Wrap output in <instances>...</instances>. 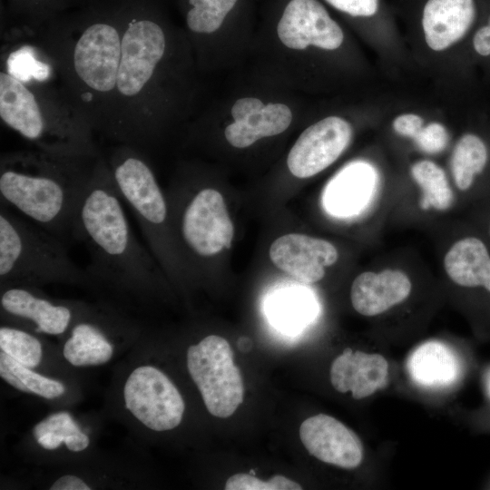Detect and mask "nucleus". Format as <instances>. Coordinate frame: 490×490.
I'll return each instance as SVG.
<instances>
[{
	"instance_id": "1",
	"label": "nucleus",
	"mask_w": 490,
	"mask_h": 490,
	"mask_svg": "<svg viewBox=\"0 0 490 490\" xmlns=\"http://www.w3.org/2000/svg\"><path fill=\"white\" fill-rule=\"evenodd\" d=\"M122 30L121 0H88L31 34L54 65L63 92L103 136L112 114Z\"/></svg>"
},
{
	"instance_id": "2",
	"label": "nucleus",
	"mask_w": 490,
	"mask_h": 490,
	"mask_svg": "<svg viewBox=\"0 0 490 490\" xmlns=\"http://www.w3.org/2000/svg\"><path fill=\"white\" fill-rule=\"evenodd\" d=\"M122 53L105 137L142 148L166 113L171 39L149 0H121Z\"/></svg>"
},
{
	"instance_id": "3",
	"label": "nucleus",
	"mask_w": 490,
	"mask_h": 490,
	"mask_svg": "<svg viewBox=\"0 0 490 490\" xmlns=\"http://www.w3.org/2000/svg\"><path fill=\"white\" fill-rule=\"evenodd\" d=\"M100 155H64L36 148L3 153L2 205L15 209L62 241L73 238L76 211Z\"/></svg>"
},
{
	"instance_id": "4",
	"label": "nucleus",
	"mask_w": 490,
	"mask_h": 490,
	"mask_svg": "<svg viewBox=\"0 0 490 490\" xmlns=\"http://www.w3.org/2000/svg\"><path fill=\"white\" fill-rule=\"evenodd\" d=\"M122 201L107 159L100 155L76 211L73 238L85 244L93 272L142 287L154 278L155 266L135 238Z\"/></svg>"
},
{
	"instance_id": "5",
	"label": "nucleus",
	"mask_w": 490,
	"mask_h": 490,
	"mask_svg": "<svg viewBox=\"0 0 490 490\" xmlns=\"http://www.w3.org/2000/svg\"><path fill=\"white\" fill-rule=\"evenodd\" d=\"M0 118L34 148L98 156L94 130L57 83H24L0 71Z\"/></svg>"
},
{
	"instance_id": "6",
	"label": "nucleus",
	"mask_w": 490,
	"mask_h": 490,
	"mask_svg": "<svg viewBox=\"0 0 490 490\" xmlns=\"http://www.w3.org/2000/svg\"><path fill=\"white\" fill-rule=\"evenodd\" d=\"M83 277L60 239L1 206L0 279L4 286L77 281Z\"/></svg>"
},
{
	"instance_id": "7",
	"label": "nucleus",
	"mask_w": 490,
	"mask_h": 490,
	"mask_svg": "<svg viewBox=\"0 0 490 490\" xmlns=\"http://www.w3.org/2000/svg\"><path fill=\"white\" fill-rule=\"evenodd\" d=\"M107 162L122 201L132 209L152 250L165 258L169 208L141 149L119 144Z\"/></svg>"
},
{
	"instance_id": "8",
	"label": "nucleus",
	"mask_w": 490,
	"mask_h": 490,
	"mask_svg": "<svg viewBox=\"0 0 490 490\" xmlns=\"http://www.w3.org/2000/svg\"><path fill=\"white\" fill-rule=\"evenodd\" d=\"M187 368L207 410L214 416H230L243 402L244 384L229 342L210 335L187 351Z\"/></svg>"
},
{
	"instance_id": "9",
	"label": "nucleus",
	"mask_w": 490,
	"mask_h": 490,
	"mask_svg": "<svg viewBox=\"0 0 490 490\" xmlns=\"http://www.w3.org/2000/svg\"><path fill=\"white\" fill-rule=\"evenodd\" d=\"M123 396L126 408L152 430H171L182 419L185 404L181 395L154 367L135 368L125 382Z\"/></svg>"
},
{
	"instance_id": "10",
	"label": "nucleus",
	"mask_w": 490,
	"mask_h": 490,
	"mask_svg": "<svg viewBox=\"0 0 490 490\" xmlns=\"http://www.w3.org/2000/svg\"><path fill=\"white\" fill-rule=\"evenodd\" d=\"M179 225L185 246L201 258L230 248L234 228L217 190L203 188L197 191L184 205Z\"/></svg>"
},
{
	"instance_id": "11",
	"label": "nucleus",
	"mask_w": 490,
	"mask_h": 490,
	"mask_svg": "<svg viewBox=\"0 0 490 490\" xmlns=\"http://www.w3.org/2000/svg\"><path fill=\"white\" fill-rule=\"evenodd\" d=\"M352 138L348 122L338 116L324 118L308 127L290 149L287 164L297 178H309L331 165Z\"/></svg>"
},
{
	"instance_id": "12",
	"label": "nucleus",
	"mask_w": 490,
	"mask_h": 490,
	"mask_svg": "<svg viewBox=\"0 0 490 490\" xmlns=\"http://www.w3.org/2000/svg\"><path fill=\"white\" fill-rule=\"evenodd\" d=\"M277 33L280 42L293 50L309 45L335 50L344 39L340 26L317 0H291L279 21Z\"/></svg>"
},
{
	"instance_id": "13",
	"label": "nucleus",
	"mask_w": 490,
	"mask_h": 490,
	"mask_svg": "<svg viewBox=\"0 0 490 490\" xmlns=\"http://www.w3.org/2000/svg\"><path fill=\"white\" fill-rule=\"evenodd\" d=\"M299 437L308 452L324 463L354 469L363 460V446L357 434L328 415L318 414L304 420Z\"/></svg>"
},
{
	"instance_id": "14",
	"label": "nucleus",
	"mask_w": 490,
	"mask_h": 490,
	"mask_svg": "<svg viewBox=\"0 0 490 490\" xmlns=\"http://www.w3.org/2000/svg\"><path fill=\"white\" fill-rule=\"evenodd\" d=\"M338 257L332 243L299 233L283 235L270 248L272 263L306 284L319 281L325 275V268L333 265Z\"/></svg>"
},
{
	"instance_id": "15",
	"label": "nucleus",
	"mask_w": 490,
	"mask_h": 490,
	"mask_svg": "<svg viewBox=\"0 0 490 490\" xmlns=\"http://www.w3.org/2000/svg\"><path fill=\"white\" fill-rule=\"evenodd\" d=\"M230 113L234 122L226 127L224 134L236 148H247L260 139L280 134L292 121V113L286 104L265 105L255 97L237 100Z\"/></svg>"
},
{
	"instance_id": "16",
	"label": "nucleus",
	"mask_w": 490,
	"mask_h": 490,
	"mask_svg": "<svg viewBox=\"0 0 490 490\" xmlns=\"http://www.w3.org/2000/svg\"><path fill=\"white\" fill-rule=\"evenodd\" d=\"M388 363L380 354H368L347 348L332 362L330 381L340 392H351L353 398L362 399L384 387Z\"/></svg>"
},
{
	"instance_id": "17",
	"label": "nucleus",
	"mask_w": 490,
	"mask_h": 490,
	"mask_svg": "<svg viewBox=\"0 0 490 490\" xmlns=\"http://www.w3.org/2000/svg\"><path fill=\"white\" fill-rule=\"evenodd\" d=\"M377 173L365 162H354L341 169L327 184L323 193L326 211L337 217L358 213L376 190Z\"/></svg>"
},
{
	"instance_id": "18",
	"label": "nucleus",
	"mask_w": 490,
	"mask_h": 490,
	"mask_svg": "<svg viewBox=\"0 0 490 490\" xmlns=\"http://www.w3.org/2000/svg\"><path fill=\"white\" fill-rule=\"evenodd\" d=\"M411 288L409 278L401 270L366 271L352 283L351 303L355 310L363 316L379 315L405 300Z\"/></svg>"
},
{
	"instance_id": "19",
	"label": "nucleus",
	"mask_w": 490,
	"mask_h": 490,
	"mask_svg": "<svg viewBox=\"0 0 490 490\" xmlns=\"http://www.w3.org/2000/svg\"><path fill=\"white\" fill-rule=\"evenodd\" d=\"M1 307L8 315L33 322L36 332L64 333L73 318L72 309L38 296L25 285H8L1 295Z\"/></svg>"
},
{
	"instance_id": "20",
	"label": "nucleus",
	"mask_w": 490,
	"mask_h": 490,
	"mask_svg": "<svg viewBox=\"0 0 490 490\" xmlns=\"http://www.w3.org/2000/svg\"><path fill=\"white\" fill-rule=\"evenodd\" d=\"M475 15L474 0H428L422 18L426 44L435 51L448 48L465 36Z\"/></svg>"
},
{
	"instance_id": "21",
	"label": "nucleus",
	"mask_w": 490,
	"mask_h": 490,
	"mask_svg": "<svg viewBox=\"0 0 490 490\" xmlns=\"http://www.w3.org/2000/svg\"><path fill=\"white\" fill-rule=\"evenodd\" d=\"M448 277L457 285L467 288L482 286L490 292V256L477 238L456 241L444 259Z\"/></svg>"
},
{
	"instance_id": "22",
	"label": "nucleus",
	"mask_w": 490,
	"mask_h": 490,
	"mask_svg": "<svg viewBox=\"0 0 490 490\" xmlns=\"http://www.w3.org/2000/svg\"><path fill=\"white\" fill-rule=\"evenodd\" d=\"M412 379L424 387L448 386L456 379L458 362L446 345L430 341L418 347L407 360Z\"/></svg>"
},
{
	"instance_id": "23",
	"label": "nucleus",
	"mask_w": 490,
	"mask_h": 490,
	"mask_svg": "<svg viewBox=\"0 0 490 490\" xmlns=\"http://www.w3.org/2000/svg\"><path fill=\"white\" fill-rule=\"evenodd\" d=\"M63 353L74 366H96L110 360L113 346L100 328L88 322H80L72 328Z\"/></svg>"
},
{
	"instance_id": "24",
	"label": "nucleus",
	"mask_w": 490,
	"mask_h": 490,
	"mask_svg": "<svg viewBox=\"0 0 490 490\" xmlns=\"http://www.w3.org/2000/svg\"><path fill=\"white\" fill-rule=\"evenodd\" d=\"M487 162V149L484 142L475 134L460 138L453 151L451 170L456 187L466 191L474 178L480 173Z\"/></svg>"
},
{
	"instance_id": "25",
	"label": "nucleus",
	"mask_w": 490,
	"mask_h": 490,
	"mask_svg": "<svg viewBox=\"0 0 490 490\" xmlns=\"http://www.w3.org/2000/svg\"><path fill=\"white\" fill-rule=\"evenodd\" d=\"M0 376L16 389L34 393L45 398L58 397L64 392V385L30 370L6 353H0Z\"/></svg>"
},
{
	"instance_id": "26",
	"label": "nucleus",
	"mask_w": 490,
	"mask_h": 490,
	"mask_svg": "<svg viewBox=\"0 0 490 490\" xmlns=\"http://www.w3.org/2000/svg\"><path fill=\"white\" fill-rule=\"evenodd\" d=\"M411 175L420 186L423 196L420 207L447 210L453 202V191L444 170L431 161H420L411 167Z\"/></svg>"
},
{
	"instance_id": "27",
	"label": "nucleus",
	"mask_w": 490,
	"mask_h": 490,
	"mask_svg": "<svg viewBox=\"0 0 490 490\" xmlns=\"http://www.w3.org/2000/svg\"><path fill=\"white\" fill-rule=\"evenodd\" d=\"M78 0H7L5 18L36 30L46 21L72 9Z\"/></svg>"
},
{
	"instance_id": "28",
	"label": "nucleus",
	"mask_w": 490,
	"mask_h": 490,
	"mask_svg": "<svg viewBox=\"0 0 490 490\" xmlns=\"http://www.w3.org/2000/svg\"><path fill=\"white\" fill-rule=\"evenodd\" d=\"M270 316L276 325L286 330H295L312 316L313 305L309 296L289 290L278 294L270 304Z\"/></svg>"
},
{
	"instance_id": "29",
	"label": "nucleus",
	"mask_w": 490,
	"mask_h": 490,
	"mask_svg": "<svg viewBox=\"0 0 490 490\" xmlns=\"http://www.w3.org/2000/svg\"><path fill=\"white\" fill-rule=\"evenodd\" d=\"M238 0H187L186 24L196 34L217 31Z\"/></svg>"
},
{
	"instance_id": "30",
	"label": "nucleus",
	"mask_w": 490,
	"mask_h": 490,
	"mask_svg": "<svg viewBox=\"0 0 490 490\" xmlns=\"http://www.w3.org/2000/svg\"><path fill=\"white\" fill-rule=\"evenodd\" d=\"M0 348L27 368H34L42 358V346L33 335L14 328L1 327Z\"/></svg>"
},
{
	"instance_id": "31",
	"label": "nucleus",
	"mask_w": 490,
	"mask_h": 490,
	"mask_svg": "<svg viewBox=\"0 0 490 490\" xmlns=\"http://www.w3.org/2000/svg\"><path fill=\"white\" fill-rule=\"evenodd\" d=\"M224 488L226 490H300L302 486L280 475L263 481L252 475L239 473L229 477Z\"/></svg>"
},
{
	"instance_id": "32",
	"label": "nucleus",
	"mask_w": 490,
	"mask_h": 490,
	"mask_svg": "<svg viewBox=\"0 0 490 490\" xmlns=\"http://www.w3.org/2000/svg\"><path fill=\"white\" fill-rule=\"evenodd\" d=\"M414 141L421 151L427 153H437L446 148L448 142V133L441 123L431 122L423 126Z\"/></svg>"
},
{
	"instance_id": "33",
	"label": "nucleus",
	"mask_w": 490,
	"mask_h": 490,
	"mask_svg": "<svg viewBox=\"0 0 490 490\" xmlns=\"http://www.w3.org/2000/svg\"><path fill=\"white\" fill-rule=\"evenodd\" d=\"M81 429L67 412H59L49 416L34 426L33 434L37 439L45 433H54L64 436L80 432Z\"/></svg>"
},
{
	"instance_id": "34",
	"label": "nucleus",
	"mask_w": 490,
	"mask_h": 490,
	"mask_svg": "<svg viewBox=\"0 0 490 490\" xmlns=\"http://www.w3.org/2000/svg\"><path fill=\"white\" fill-rule=\"evenodd\" d=\"M336 9L352 16H371L378 7V0H326Z\"/></svg>"
},
{
	"instance_id": "35",
	"label": "nucleus",
	"mask_w": 490,
	"mask_h": 490,
	"mask_svg": "<svg viewBox=\"0 0 490 490\" xmlns=\"http://www.w3.org/2000/svg\"><path fill=\"white\" fill-rule=\"evenodd\" d=\"M423 126V118L414 113L399 115L393 122V128L396 132L413 140L417 136Z\"/></svg>"
},
{
	"instance_id": "36",
	"label": "nucleus",
	"mask_w": 490,
	"mask_h": 490,
	"mask_svg": "<svg viewBox=\"0 0 490 490\" xmlns=\"http://www.w3.org/2000/svg\"><path fill=\"white\" fill-rule=\"evenodd\" d=\"M91 487L81 478L66 475L58 478L50 487V490H90Z\"/></svg>"
},
{
	"instance_id": "37",
	"label": "nucleus",
	"mask_w": 490,
	"mask_h": 490,
	"mask_svg": "<svg viewBox=\"0 0 490 490\" xmlns=\"http://www.w3.org/2000/svg\"><path fill=\"white\" fill-rule=\"evenodd\" d=\"M475 50L483 56L490 54V25L481 27L473 39Z\"/></svg>"
},
{
	"instance_id": "38",
	"label": "nucleus",
	"mask_w": 490,
	"mask_h": 490,
	"mask_svg": "<svg viewBox=\"0 0 490 490\" xmlns=\"http://www.w3.org/2000/svg\"><path fill=\"white\" fill-rule=\"evenodd\" d=\"M64 443L69 450L79 452L88 446L90 440L85 434L80 431L67 436Z\"/></svg>"
},
{
	"instance_id": "39",
	"label": "nucleus",
	"mask_w": 490,
	"mask_h": 490,
	"mask_svg": "<svg viewBox=\"0 0 490 490\" xmlns=\"http://www.w3.org/2000/svg\"><path fill=\"white\" fill-rule=\"evenodd\" d=\"M37 442L44 448L53 450L64 442V436L54 433H45L37 438Z\"/></svg>"
},
{
	"instance_id": "40",
	"label": "nucleus",
	"mask_w": 490,
	"mask_h": 490,
	"mask_svg": "<svg viewBox=\"0 0 490 490\" xmlns=\"http://www.w3.org/2000/svg\"><path fill=\"white\" fill-rule=\"evenodd\" d=\"M486 384H487V385H486V386H487V391H488V394H489V396H490V373H489V375H488V377H487Z\"/></svg>"
},
{
	"instance_id": "41",
	"label": "nucleus",
	"mask_w": 490,
	"mask_h": 490,
	"mask_svg": "<svg viewBox=\"0 0 490 490\" xmlns=\"http://www.w3.org/2000/svg\"><path fill=\"white\" fill-rule=\"evenodd\" d=\"M488 24L490 25V18H489V24Z\"/></svg>"
}]
</instances>
